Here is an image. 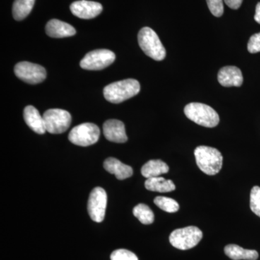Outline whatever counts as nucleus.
<instances>
[{"label": "nucleus", "mask_w": 260, "mask_h": 260, "mask_svg": "<svg viewBox=\"0 0 260 260\" xmlns=\"http://www.w3.org/2000/svg\"><path fill=\"white\" fill-rule=\"evenodd\" d=\"M140 84L135 79H126L109 84L104 89L106 100L112 104H120L139 93Z\"/></svg>", "instance_id": "1"}, {"label": "nucleus", "mask_w": 260, "mask_h": 260, "mask_svg": "<svg viewBox=\"0 0 260 260\" xmlns=\"http://www.w3.org/2000/svg\"><path fill=\"white\" fill-rule=\"evenodd\" d=\"M197 165L202 172L208 175L218 174L223 165V155L216 148L212 147H198L194 150Z\"/></svg>", "instance_id": "2"}, {"label": "nucleus", "mask_w": 260, "mask_h": 260, "mask_svg": "<svg viewBox=\"0 0 260 260\" xmlns=\"http://www.w3.org/2000/svg\"><path fill=\"white\" fill-rule=\"evenodd\" d=\"M188 119L205 127L213 128L219 124L220 118L213 108L201 103H190L184 108Z\"/></svg>", "instance_id": "3"}, {"label": "nucleus", "mask_w": 260, "mask_h": 260, "mask_svg": "<svg viewBox=\"0 0 260 260\" xmlns=\"http://www.w3.org/2000/svg\"><path fill=\"white\" fill-rule=\"evenodd\" d=\"M138 43L142 50L154 60L165 59L167 51L156 32L149 27H144L138 34Z\"/></svg>", "instance_id": "4"}, {"label": "nucleus", "mask_w": 260, "mask_h": 260, "mask_svg": "<svg viewBox=\"0 0 260 260\" xmlns=\"http://www.w3.org/2000/svg\"><path fill=\"white\" fill-rule=\"evenodd\" d=\"M203 239V232L195 226H188L176 229L171 234L169 241L177 249L187 250L199 244Z\"/></svg>", "instance_id": "5"}, {"label": "nucleus", "mask_w": 260, "mask_h": 260, "mask_svg": "<svg viewBox=\"0 0 260 260\" xmlns=\"http://www.w3.org/2000/svg\"><path fill=\"white\" fill-rule=\"evenodd\" d=\"M100 137V129L93 123H83L70 131L69 140L78 146L88 147L95 144Z\"/></svg>", "instance_id": "6"}, {"label": "nucleus", "mask_w": 260, "mask_h": 260, "mask_svg": "<svg viewBox=\"0 0 260 260\" xmlns=\"http://www.w3.org/2000/svg\"><path fill=\"white\" fill-rule=\"evenodd\" d=\"M46 129L51 134H61L69 129L72 122L71 114L60 109H51L44 113Z\"/></svg>", "instance_id": "7"}, {"label": "nucleus", "mask_w": 260, "mask_h": 260, "mask_svg": "<svg viewBox=\"0 0 260 260\" xmlns=\"http://www.w3.org/2000/svg\"><path fill=\"white\" fill-rule=\"evenodd\" d=\"M116 59L113 51L108 49H96L90 51L80 61V65L84 70H102L112 64Z\"/></svg>", "instance_id": "8"}, {"label": "nucleus", "mask_w": 260, "mask_h": 260, "mask_svg": "<svg viewBox=\"0 0 260 260\" xmlns=\"http://www.w3.org/2000/svg\"><path fill=\"white\" fill-rule=\"evenodd\" d=\"M14 72L19 79L32 85L42 83L47 78L45 68L29 61L18 63L15 66Z\"/></svg>", "instance_id": "9"}, {"label": "nucleus", "mask_w": 260, "mask_h": 260, "mask_svg": "<svg viewBox=\"0 0 260 260\" xmlns=\"http://www.w3.org/2000/svg\"><path fill=\"white\" fill-rule=\"evenodd\" d=\"M107 194L102 187L94 188L89 196L88 211L93 221L101 223L105 218Z\"/></svg>", "instance_id": "10"}, {"label": "nucleus", "mask_w": 260, "mask_h": 260, "mask_svg": "<svg viewBox=\"0 0 260 260\" xmlns=\"http://www.w3.org/2000/svg\"><path fill=\"white\" fill-rule=\"evenodd\" d=\"M70 10L75 16L81 19H92L102 13L103 7L96 2L80 0L70 5Z\"/></svg>", "instance_id": "11"}, {"label": "nucleus", "mask_w": 260, "mask_h": 260, "mask_svg": "<svg viewBox=\"0 0 260 260\" xmlns=\"http://www.w3.org/2000/svg\"><path fill=\"white\" fill-rule=\"evenodd\" d=\"M105 138L109 141L116 143H124L127 141L125 126L122 121L117 119H109L103 126Z\"/></svg>", "instance_id": "12"}, {"label": "nucleus", "mask_w": 260, "mask_h": 260, "mask_svg": "<svg viewBox=\"0 0 260 260\" xmlns=\"http://www.w3.org/2000/svg\"><path fill=\"white\" fill-rule=\"evenodd\" d=\"M218 80L224 87H240L244 79L240 69L237 67L227 66L220 70Z\"/></svg>", "instance_id": "13"}, {"label": "nucleus", "mask_w": 260, "mask_h": 260, "mask_svg": "<svg viewBox=\"0 0 260 260\" xmlns=\"http://www.w3.org/2000/svg\"><path fill=\"white\" fill-rule=\"evenodd\" d=\"M45 30L49 37L56 39L73 37L76 34L74 27L56 19L49 20L46 25Z\"/></svg>", "instance_id": "14"}, {"label": "nucleus", "mask_w": 260, "mask_h": 260, "mask_svg": "<svg viewBox=\"0 0 260 260\" xmlns=\"http://www.w3.org/2000/svg\"><path fill=\"white\" fill-rule=\"evenodd\" d=\"M23 116L27 125L37 134L43 135L47 132L44 118L35 107L32 106L25 107Z\"/></svg>", "instance_id": "15"}, {"label": "nucleus", "mask_w": 260, "mask_h": 260, "mask_svg": "<svg viewBox=\"0 0 260 260\" xmlns=\"http://www.w3.org/2000/svg\"><path fill=\"white\" fill-rule=\"evenodd\" d=\"M104 167L106 171L114 174L116 179L119 180L131 177L133 174V168L122 164L120 160L114 158H109L105 160Z\"/></svg>", "instance_id": "16"}, {"label": "nucleus", "mask_w": 260, "mask_h": 260, "mask_svg": "<svg viewBox=\"0 0 260 260\" xmlns=\"http://www.w3.org/2000/svg\"><path fill=\"white\" fill-rule=\"evenodd\" d=\"M225 254L233 260H256L259 254L256 250L245 249L236 244H229L224 249Z\"/></svg>", "instance_id": "17"}, {"label": "nucleus", "mask_w": 260, "mask_h": 260, "mask_svg": "<svg viewBox=\"0 0 260 260\" xmlns=\"http://www.w3.org/2000/svg\"><path fill=\"white\" fill-rule=\"evenodd\" d=\"M169 171V166L160 160H149L141 169L142 175L147 179L160 177L162 174H167Z\"/></svg>", "instance_id": "18"}, {"label": "nucleus", "mask_w": 260, "mask_h": 260, "mask_svg": "<svg viewBox=\"0 0 260 260\" xmlns=\"http://www.w3.org/2000/svg\"><path fill=\"white\" fill-rule=\"evenodd\" d=\"M145 186L149 191L157 192H169L176 189L175 184L170 179L158 177L149 178L145 182Z\"/></svg>", "instance_id": "19"}, {"label": "nucleus", "mask_w": 260, "mask_h": 260, "mask_svg": "<svg viewBox=\"0 0 260 260\" xmlns=\"http://www.w3.org/2000/svg\"><path fill=\"white\" fill-rule=\"evenodd\" d=\"M36 0H15L13 15L15 20L20 21L26 18L34 8Z\"/></svg>", "instance_id": "20"}, {"label": "nucleus", "mask_w": 260, "mask_h": 260, "mask_svg": "<svg viewBox=\"0 0 260 260\" xmlns=\"http://www.w3.org/2000/svg\"><path fill=\"white\" fill-rule=\"evenodd\" d=\"M133 214L140 220V223L144 225H149L153 223L155 216H154L153 212L148 205L143 203L137 205L133 209Z\"/></svg>", "instance_id": "21"}, {"label": "nucleus", "mask_w": 260, "mask_h": 260, "mask_svg": "<svg viewBox=\"0 0 260 260\" xmlns=\"http://www.w3.org/2000/svg\"><path fill=\"white\" fill-rule=\"evenodd\" d=\"M154 203L160 209L167 213H176L179 209V205L176 200L166 197L159 196L155 198Z\"/></svg>", "instance_id": "22"}, {"label": "nucleus", "mask_w": 260, "mask_h": 260, "mask_svg": "<svg viewBox=\"0 0 260 260\" xmlns=\"http://www.w3.org/2000/svg\"><path fill=\"white\" fill-rule=\"evenodd\" d=\"M250 208L251 211L260 217V187L254 186L250 194Z\"/></svg>", "instance_id": "23"}, {"label": "nucleus", "mask_w": 260, "mask_h": 260, "mask_svg": "<svg viewBox=\"0 0 260 260\" xmlns=\"http://www.w3.org/2000/svg\"><path fill=\"white\" fill-rule=\"evenodd\" d=\"M111 260H138V256L134 253L126 249H117L111 254Z\"/></svg>", "instance_id": "24"}, {"label": "nucleus", "mask_w": 260, "mask_h": 260, "mask_svg": "<svg viewBox=\"0 0 260 260\" xmlns=\"http://www.w3.org/2000/svg\"><path fill=\"white\" fill-rule=\"evenodd\" d=\"M210 13L215 17H221L223 14V0H206Z\"/></svg>", "instance_id": "25"}, {"label": "nucleus", "mask_w": 260, "mask_h": 260, "mask_svg": "<svg viewBox=\"0 0 260 260\" xmlns=\"http://www.w3.org/2000/svg\"><path fill=\"white\" fill-rule=\"evenodd\" d=\"M247 49L251 54L260 52V32L251 36L248 42Z\"/></svg>", "instance_id": "26"}, {"label": "nucleus", "mask_w": 260, "mask_h": 260, "mask_svg": "<svg viewBox=\"0 0 260 260\" xmlns=\"http://www.w3.org/2000/svg\"><path fill=\"white\" fill-rule=\"evenodd\" d=\"M228 7L233 10H237L240 8L243 0H224Z\"/></svg>", "instance_id": "27"}, {"label": "nucleus", "mask_w": 260, "mask_h": 260, "mask_svg": "<svg viewBox=\"0 0 260 260\" xmlns=\"http://www.w3.org/2000/svg\"><path fill=\"white\" fill-rule=\"evenodd\" d=\"M254 20L256 23L260 24V3H258L256 6L255 15H254Z\"/></svg>", "instance_id": "28"}]
</instances>
